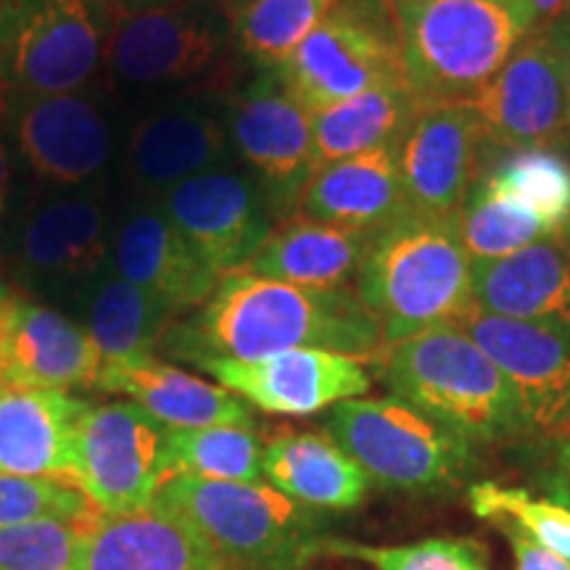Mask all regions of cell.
Wrapping results in <instances>:
<instances>
[{
	"mask_svg": "<svg viewBox=\"0 0 570 570\" xmlns=\"http://www.w3.org/2000/svg\"><path fill=\"white\" fill-rule=\"evenodd\" d=\"M356 294L383 331V346L452 325L473 306V262L458 219L407 212L375 235Z\"/></svg>",
	"mask_w": 570,
	"mask_h": 570,
	"instance_id": "obj_2",
	"label": "cell"
},
{
	"mask_svg": "<svg viewBox=\"0 0 570 570\" xmlns=\"http://www.w3.org/2000/svg\"><path fill=\"white\" fill-rule=\"evenodd\" d=\"M481 183L531 209L554 235L570 230V161L552 148L512 151Z\"/></svg>",
	"mask_w": 570,
	"mask_h": 570,
	"instance_id": "obj_33",
	"label": "cell"
},
{
	"mask_svg": "<svg viewBox=\"0 0 570 570\" xmlns=\"http://www.w3.org/2000/svg\"><path fill=\"white\" fill-rule=\"evenodd\" d=\"M0 106L6 130L38 180L82 188L111 161V125L85 90L59 96L0 92Z\"/></svg>",
	"mask_w": 570,
	"mask_h": 570,
	"instance_id": "obj_15",
	"label": "cell"
},
{
	"mask_svg": "<svg viewBox=\"0 0 570 570\" xmlns=\"http://www.w3.org/2000/svg\"><path fill=\"white\" fill-rule=\"evenodd\" d=\"M101 370L104 356L88 327L13 291L0 296V386L90 389Z\"/></svg>",
	"mask_w": 570,
	"mask_h": 570,
	"instance_id": "obj_18",
	"label": "cell"
},
{
	"mask_svg": "<svg viewBox=\"0 0 570 570\" xmlns=\"http://www.w3.org/2000/svg\"><path fill=\"white\" fill-rule=\"evenodd\" d=\"M225 19L209 0L148 11H117L104 67L119 88L164 90L219 69L227 51Z\"/></svg>",
	"mask_w": 570,
	"mask_h": 570,
	"instance_id": "obj_9",
	"label": "cell"
},
{
	"mask_svg": "<svg viewBox=\"0 0 570 570\" xmlns=\"http://www.w3.org/2000/svg\"><path fill=\"white\" fill-rule=\"evenodd\" d=\"M225 119L198 101H169L148 111L127 142V173L159 196L183 180L219 169L230 154Z\"/></svg>",
	"mask_w": 570,
	"mask_h": 570,
	"instance_id": "obj_20",
	"label": "cell"
},
{
	"mask_svg": "<svg viewBox=\"0 0 570 570\" xmlns=\"http://www.w3.org/2000/svg\"><path fill=\"white\" fill-rule=\"evenodd\" d=\"M497 529H502L510 541L512 554H515V570H570V560L544 550L512 525H497Z\"/></svg>",
	"mask_w": 570,
	"mask_h": 570,
	"instance_id": "obj_39",
	"label": "cell"
},
{
	"mask_svg": "<svg viewBox=\"0 0 570 570\" xmlns=\"http://www.w3.org/2000/svg\"><path fill=\"white\" fill-rule=\"evenodd\" d=\"M212 6H217V9H223L227 17H235V13H238L240 9H244V6L248 3V0H209Z\"/></svg>",
	"mask_w": 570,
	"mask_h": 570,
	"instance_id": "obj_45",
	"label": "cell"
},
{
	"mask_svg": "<svg viewBox=\"0 0 570 570\" xmlns=\"http://www.w3.org/2000/svg\"><path fill=\"white\" fill-rule=\"evenodd\" d=\"M11 194V167H9V154H6L3 140H0V214L9 206Z\"/></svg>",
	"mask_w": 570,
	"mask_h": 570,
	"instance_id": "obj_43",
	"label": "cell"
},
{
	"mask_svg": "<svg viewBox=\"0 0 570 570\" xmlns=\"http://www.w3.org/2000/svg\"><path fill=\"white\" fill-rule=\"evenodd\" d=\"M470 109L491 146L508 151L570 142V109L558 24H537L491 77Z\"/></svg>",
	"mask_w": 570,
	"mask_h": 570,
	"instance_id": "obj_11",
	"label": "cell"
},
{
	"mask_svg": "<svg viewBox=\"0 0 570 570\" xmlns=\"http://www.w3.org/2000/svg\"><path fill=\"white\" fill-rule=\"evenodd\" d=\"M114 225L98 194H61L27 214L17 262L40 288H82L101 277L111 259Z\"/></svg>",
	"mask_w": 570,
	"mask_h": 570,
	"instance_id": "obj_19",
	"label": "cell"
},
{
	"mask_svg": "<svg viewBox=\"0 0 570 570\" xmlns=\"http://www.w3.org/2000/svg\"><path fill=\"white\" fill-rule=\"evenodd\" d=\"M423 106L407 85H386L312 114V173L375 148L399 146Z\"/></svg>",
	"mask_w": 570,
	"mask_h": 570,
	"instance_id": "obj_29",
	"label": "cell"
},
{
	"mask_svg": "<svg viewBox=\"0 0 570 570\" xmlns=\"http://www.w3.org/2000/svg\"><path fill=\"white\" fill-rule=\"evenodd\" d=\"M80 570H230L188 520L151 502L101 515L88 533Z\"/></svg>",
	"mask_w": 570,
	"mask_h": 570,
	"instance_id": "obj_25",
	"label": "cell"
},
{
	"mask_svg": "<svg viewBox=\"0 0 570 570\" xmlns=\"http://www.w3.org/2000/svg\"><path fill=\"white\" fill-rule=\"evenodd\" d=\"M325 431L383 489L441 494L460 487L470 468L465 439L396 396L341 402Z\"/></svg>",
	"mask_w": 570,
	"mask_h": 570,
	"instance_id": "obj_6",
	"label": "cell"
},
{
	"mask_svg": "<svg viewBox=\"0 0 570 570\" xmlns=\"http://www.w3.org/2000/svg\"><path fill=\"white\" fill-rule=\"evenodd\" d=\"M111 273L159 296L177 315L202 309L223 281L156 204L138 206L114 227Z\"/></svg>",
	"mask_w": 570,
	"mask_h": 570,
	"instance_id": "obj_21",
	"label": "cell"
},
{
	"mask_svg": "<svg viewBox=\"0 0 570 570\" xmlns=\"http://www.w3.org/2000/svg\"><path fill=\"white\" fill-rule=\"evenodd\" d=\"M88 410L69 391L0 389V475L75 483L77 431Z\"/></svg>",
	"mask_w": 570,
	"mask_h": 570,
	"instance_id": "obj_24",
	"label": "cell"
},
{
	"mask_svg": "<svg viewBox=\"0 0 570 570\" xmlns=\"http://www.w3.org/2000/svg\"><path fill=\"white\" fill-rule=\"evenodd\" d=\"M560 489L570 499V439L562 444L560 452Z\"/></svg>",
	"mask_w": 570,
	"mask_h": 570,
	"instance_id": "obj_44",
	"label": "cell"
},
{
	"mask_svg": "<svg viewBox=\"0 0 570 570\" xmlns=\"http://www.w3.org/2000/svg\"><path fill=\"white\" fill-rule=\"evenodd\" d=\"M262 468L269 487L309 510H354L373 481L331 436L281 431L265 444Z\"/></svg>",
	"mask_w": 570,
	"mask_h": 570,
	"instance_id": "obj_28",
	"label": "cell"
},
{
	"mask_svg": "<svg viewBox=\"0 0 570 570\" xmlns=\"http://www.w3.org/2000/svg\"><path fill=\"white\" fill-rule=\"evenodd\" d=\"M487 352L515 391L529 436L570 439V333L468 306L452 323Z\"/></svg>",
	"mask_w": 570,
	"mask_h": 570,
	"instance_id": "obj_14",
	"label": "cell"
},
{
	"mask_svg": "<svg viewBox=\"0 0 570 570\" xmlns=\"http://www.w3.org/2000/svg\"><path fill=\"white\" fill-rule=\"evenodd\" d=\"M491 142L468 104L428 106L399 142L396 161L412 212L458 219L487 175Z\"/></svg>",
	"mask_w": 570,
	"mask_h": 570,
	"instance_id": "obj_16",
	"label": "cell"
},
{
	"mask_svg": "<svg viewBox=\"0 0 570 570\" xmlns=\"http://www.w3.org/2000/svg\"><path fill=\"white\" fill-rule=\"evenodd\" d=\"M375 235L341 230L294 214L275 225L244 273L298 288L336 291L356 285Z\"/></svg>",
	"mask_w": 570,
	"mask_h": 570,
	"instance_id": "obj_27",
	"label": "cell"
},
{
	"mask_svg": "<svg viewBox=\"0 0 570 570\" xmlns=\"http://www.w3.org/2000/svg\"><path fill=\"white\" fill-rule=\"evenodd\" d=\"M420 106L470 104L539 24L529 0H391Z\"/></svg>",
	"mask_w": 570,
	"mask_h": 570,
	"instance_id": "obj_4",
	"label": "cell"
},
{
	"mask_svg": "<svg viewBox=\"0 0 570 570\" xmlns=\"http://www.w3.org/2000/svg\"><path fill=\"white\" fill-rule=\"evenodd\" d=\"M194 3V0H111L117 11H148V9H164V6H180Z\"/></svg>",
	"mask_w": 570,
	"mask_h": 570,
	"instance_id": "obj_41",
	"label": "cell"
},
{
	"mask_svg": "<svg viewBox=\"0 0 570 570\" xmlns=\"http://www.w3.org/2000/svg\"><path fill=\"white\" fill-rule=\"evenodd\" d=\"M560 35V48H562V69H566V90H568V109H570V17L554 21Z\"/></svg>",
	"mask_w": 570,
	"mask_h": 570,
	"instance_id": "obj_42",
	"label": "cell"
},
{
	"mask_svg": "<svg viewBox=\"0 0 570 570\" xmlns=\"http://www.w3.org/2000/svg\"><path fill=\"white\" fill-rule=\"evenodd\" d=\"M275 75L309 114L367 90L407 85L394 3L338 0Z\"/></svg>",
	"mask_w": 570,
	"mask_h": 570,
	"instance_id": "obj_8",
	"label": "cell"
},
{
	"mask_svg": "<svg viewBox=\"0 0 570 570\" xmlns=\"http://www.w3.org/2000/svg\"><path fill=\"white\" fill-rule=\"evenodd\" d=\"M154 502L188 520L230 570H302L325 539L317 510L267 483L173 475Z\"/></svg>",
	"mask_w": 570,
	"mask_h": 570,
	"instance_id": "obj_5",
	"label": "cell"
},
{
	"mask_svg": "<svg viewBox=\"0 0 570 570\" xmlns=\"http://www.w3.org/2000/svg\"><path fill=\"white\" fill-rule=\"evenodd\" d=\"M473 304L491 315L570 333V230L473 265Z\"/></svg>",
	"mask_w": 570,
	"mask_h": 570,
	"instance_id": "obj_23",
	"label": "cell"
},
{
	"mask_svg": "<svg viewBox=\"0 0 570 570\" xmlns=\"http://www.w3.org/2000/svg\"><path fill=\"white\" fill-rule=\"evenodd\" d=\"M154 198L219 277L244 273L277 225L262 185L238 169H209Z\"/></svg>",
	"mask_w": 570,
	"mask_h": 570,
	"instance_id": "obj_13",
	"label": "cell"
},
{
	"mask_svg": "<svg viewBox=\"0 0 570 570\" xmlns=\"http://www.w3.org/2000/svg\"><path fill=\"white\" fill-rule=\"evenodd\" d=\"M96 512L101 510L69 481L0 475V529L42 518H90Z\"/></svg>",
	"mask_w": 570,
	"mask_h": 570,
	"instance_id": "obj_38",
	"label": "cell"
},
{
	"mask_svg": "<svg viewBox=\"0 0 570 570\" xmlns=\"http://www.w3.org/2000/svg\"><path fill=\"white\" fill-rule=\"evenodd\" d=\"M96 389L125 394L167 428H254L252 404L233 391L156 360L154 354L104 362Z\"/></svg>",
	"mask_w": 570,
	"mask_h": 570,
	"instance_id": "obj_26",
	"label": "cell"
},
{
	"mask_svg": "<svg viewBox=\"0 0 570 570\" xmlns=\"http://www.w3.org/2000/svg\"><path fill=\"white\" fill-rule=\"evenodd\" d=\"M373 362L391 394L468 444H499L529 436L508 377L454 325L383 346Z\"/></svg>",
	"mask_w": 570,
	"mask_h": 570,
	"instance_id": "obj_3",
	"label": "cell"
},
{
	"mask_svg": "<svg viewBox=\"0 0 570 570\" xmlns=\"http://www.w3.org/2000/svg\"><path fill=\"white\" fill-rule=\"evenodd\" d=\"M0 3H3V0H0ZM0 92H3V90H0Z\"/></svg>",
	"mask_w": 570,
	"mask_h": 570,
	"instance_id": "obj_47",
	"label": "cell"
},
{
	"mask_svg": "<svg viewBox=\"0 0 570 570\" xmlns=\"http://www.w3.org/2000/svg\"><path fill=\"white\" fill-rule=\"evenodd\" d=\"M180 360H262L294 348H323L375 360L383 331L356 288H298L252 273L219 281L190 323L164 338Z\"/></svg>",
	"mask_w": 570,
	"mask_h": 570,
	"instance_id": "obj_1",
	"label": "cell"
},
{
	"mask_svg": "<svg viewBox=\"0 0 570 570\" xmlns=\"http://www.w3.org/2000/svg\"><path fill=\"white\" fill-rule=\"evenodd\" d=\"M6 291H9V288H6V285H3V283H0V296H3V294H6Z\"/></svg>",
	"mask_w": 570,
	"mask_h": 570,
	"instance_id": "obj_46",
	"label": "cell"
},
{
	"mask_svg": "<svg viewBox=\"0 0 570 570\" xmlns=\"http://www.w3.org/2000/svg\"><path fill=\"white\" fill-rule=\"evenodd\" d=\"M169 473L167 425L135 402L90 404L75 446V483L104 515L154 502Z\"/></svg>",
	"mask_w": 570,
	"mask_h": 570,
	"instance_id": "obj_10",
	"label": "cell"
},
{
	"mask_svg": "<svg viewBox=\"0 0 570 570\" xmlns=\"http://www.w3.org/2000/svg\"><path fill=\"white\" fill-rule=\"evenodd\" d=\"M338 0H248L233 17L240 53L262 71H277L323 24Z\"/></svg>",
	"mask_w": 570,
	"mask_h": 570,
	"instance_id": "obj_32",
	"label": "cell"
},
{
	"mask_svg": "<svg viewBox=\"0 0 570 570\" xmlns=\"http://www.w3.org/2000/svg\"><path fill=\"white\" fill-rule=\"evenodd\" d=\"M320 554L367 562L373 570H491L481 541L465 537H433L399 547L356 544L346 539H323Z\"/></svg>",
	"mask_w": 570,
	"mask_h": 570,
	"instance_id": "obj_37",
	"label": "cell"
},
{
	"mask_svg": "<svg viewBox=\"0 0 570 570\" xmlns=\"http://www.w3.org/2000/svg\"><path fill=\"white\" fill-rule=\"evenodd\" d=\"M458 230L473 265L502 259L554 235L531 209L491 194L483 183L475 185L465 209L460 212Z\"/></svg>",
	"mask_w": 570,
	"mask_h": 570,
	"instance_id": "obj_34",
	"label": "cell"
},
{
	"mask_svg": "<svg viewBox=\"0 0 570 570\" xmlns=\"http://www.w3.org/2000/svg\"><path fill=\"white\" fill-rule=\"evenodd\" d=\"M175 317L177 312L159 296L111 273L92 283L85 327L104 362H117L154 354L175 327Z\"/></svg>",
	"mask_w": 570,
	"mask_h": 570,
	"instance_id": "obj_30",
	"label": "cell"
},
{
	"mask_svg": "<svg viewBox=\"0 0 570 570\" xmlns=\"http://www.w3.org/2000/svg\"><path fill=\"white\" fill-rule=\"evenodd\" d=\"M225 130L233 151L265 190L277 223L294 217L312 175V114L285 90L275 71H262L230 98Z\"/></svg>",
	"mask_w": 570,
	"mask_h": 570,
	"instance_id": "obj_12",
	"label": "cell"
},
{
	"mask_svg": "<svg viewBox=\"0 0 570 570\" xmlns=\"http://www.w3.org/2000/svg\"><path fill=\"white\" fill-rule=\"evenodd\" d=\"M169 473L204 481L262 483V446L254 428H167Z\"/></svg>",
	"mask_w": 570,
	"mask_h": 570,
	"instance_id": "obj_31",
	"label": "cell"
},
{
	"mask_svg": "<svg viewBox=\"0 0 570 570\" xmlns=\"http://www.w3.org/2000/svg\"><path fill=\"white\" fill-rule=\"evenodd\" d=\"M396 151L399 146H386L317 167L304 185L296 214L341 230H386L410 212Z\"/></svg>",
	"mask_w": 570,
	"mask_h": 570,
	"instance_id": "obj_22",
	"label": "cell"
},
{
	"mask_svg": "<svg viewBox=\"0 0 570 570\" xmlns=\"http://www.w3.org/2000/svg\"><path fill=\"white\" fill-rule=\"evenodd\" d=\"M470 510L494 525H512L539 547L570 560V508L554 499H539L525 489L499 487L494 481L468 489Z\"/></svg>",
	"mask_w": 570,
	"mask_h": 570,
	"instance_id": "obj_35",
	"label": "cell"
},
{
	"mask_svg": "<svg viewBox=\"0 0 570 570\" xmlns=\"http://www.w3.org/2000/svg\"><path fill=\"white\" fill-rule=\"evenodd\" d=\"M114 13L111 0H3L0 90L59 96L88 88L106 61Z\"/></svg>",
	"mask_w": 570,
	"mask_h": 570,
	"instance_id": "obj_7",
	"label": "cell"
},
{
	"mask_svg": "<svg viewBox=\"0 0 570 570\" xmlns=\"http://www.w3.org/2000/svg\"><path fill=\"white\" fill-rule=\"evenodd\" d=\"M219 386L267 415L306 417L373 389L365 360L323 348H294L262 360H204Z\"/></svg>",
	"mask_w": 570,
	"mask_h": 570,
	"instance_id": "obj_17",
	"label": "cell"
},
{
	"mask_svg": "<svg viewBox=\"0 0 570 570\" xmlns=\"http://www.w3.org/2000/svg\"><path fill=\"white\" fill-rule=\"evenodd\" d=\"M0 389H3V386H0Z\"/></svg>",
	"mask_w": 570,
	"mask_h": 570,
	"instance_id": "obj_48",
	"label": "cell"
},
{
	"mask_svg": "<svg viewBox=\"0 0 570 570\" xmlns=\"http://www.w3.org/2000/svg\"><path fill=\"white\" fill-rule=\"evenodd\" d=\"M90 518H42L0 529V570H80Z\"/></svg>",
	"mask_w": 570,
	"mask_h": 570,
	"instance_id": "obj_36",
	"label": "cell"
},
{
	"mask_svg": "<svg viewBox=\"0 0 570 570\" xmlns=\"http://www.w3.org/2000/svg\"><path fill=\"white\" fill-rule=\"evenodd\" d=\"M539 24H552V21L570 17V0H529Z\"/></svg>",
	"mask_w": 570,
	"mask_h": 570,
	"instance_id": "obj_40",
	"label": "cell"
}]
</instances>
